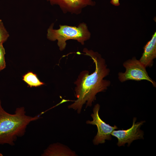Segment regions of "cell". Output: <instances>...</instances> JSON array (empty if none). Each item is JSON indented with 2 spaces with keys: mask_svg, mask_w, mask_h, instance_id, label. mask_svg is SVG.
Segmentation results:
<instances>
[{
  "mask_svg": "<svg viewBox=\"0 0 156 156\" xmlns=\"http://www.w3.org/2000/svg\"><path fill=\"white\" fill-rule=\"evenodd\" d=\"M83 51L93 60L95 69L90 74L88 71H82L75 82L76 86L75 95L77 99L68 107L76 110L78 114L81 113L85 104H86V108L91 106L96 99V94L106 90L111 84L110 81L103 79L109 74L110 70L101 55L86 49H84Z\"/></svg>",
  "mask_w": 156,
  "mask_h": 156,
  "instance_id": "obj_1",
  "label": "cell"
},
{
  "mask_svg": "<svg viewBox=\"0 0 156 156\" xmlns=\"http://www.w3.org/2000/svg\"><path fill=\"white\" fill-rule=\"evenodd\" d=\"M27 115L24 107H18L10 114L3 108L0 100V145H14L17 138L24 135L27 126L40 118Z\"/></svg>",
  "mask_w": 156,
  "mask_h": 156,
  "instance_id": "obj_2",
  "label": "cell"
},
{
  "mask_svg": "<svg viewBox=\"0 0 156 156\" xmlns=\"http://www.w3.org/2000/svg\"><path fill=\"white\" fill-rule=\"evenodd\" d=\"M53 24H52L47 30V38L49 40L58 41L57 45L61 51L65 48L66 41L68 40H77L83 44L84 42L88 39L90 34L88 30L86 25L80 24L78 27L67 25H60L58 29H53Z\"/></svg>",
  "mask_w": 156,
  "mask_h": 156,
  "instance_id": "obj_3",
  "label": "cell"
},
{
  "mask_svg": "<svg viewBox=\"0 0 156 156\" xmlns=\"http://www.w3.org/2000/svg\"><path fill=\"white\" fill-rule=\"evenodd\" d=\"M123 66L125 68L124 73L119 72L118 78L121 82L129 80L140 81L146 80L150 82L155 87L156 83L149 77L146 67L136 57H133L125 62Z\"/></svg>",
  "mask_w": 156,
  "mask_h": 156,
  "instance_id": "obj_4",
  "label": "cell"
},
{
  "mask_svg": "<svg viewBox=\"0 0 156 156\" xmlns=\"http://www.w3.org/2000/svg\"><path fill=\"white\" fill-rule=\"evenodd\" d=\"M100 108V105L99 104L95 105L93 109V113L91 115L92 120L86 121V124L96 125L97 127V134L93 140V142L95 145L104 143L106 140H111L112 132L118 129L116 125L111 126L101 118L99 113Z\"/></svg>",
  "mask_w": 156,
  "mask_h": 156,
  "instance_id": "obj_5",
  "label": "cell"
},
{
  "mask_svg": "<svg viewBox=\"0 0 156 156\" xmlns=\"http://www.w3.org/2000/svg\"><path fill=\"white\" fill-rule=\"evenodd\" d=\"M136 120V118H133L132 125L130 128L126 130H115L112 131L111 135L117 139L118 146H124L126 143L129 146L134 140L144 139V132L140 128L145 121L135 123Z\"/></svg>",
  "mask_w": 156,
  "mask_h": 156,
  "instance_id": "obj_6",
  "label": "cell"
},
{
  "mask_svg": "<svg viewBox=\"0 0 156 156\" xmlns=\"http://www.w3.org/2000/svg\"><path fill=\"white\" fill-rule=\"evenodd\" d=\"M144 52L139 60L146 67H152L153 60L156 57V32L154 33L151 39L145 45Z\"/></svg>",
  "mask_w": 156,
  "mask_h": 156,
  "instance_id": "obj_7",
  "label": "cell"
},
{
  "mask_svg": "<svg viewBox=\"0 0 156 156\" xmlns=\"http://www.w3.org/2000/svg\"><path fill=\"white\" fill-rule=\"evenodd\" d=\"M52 5L57 4L62 9L70 11L80 10L88 5L95 4L92 0H47Z\"/></svg>",
  "mask_w": 156,
  "mask_h": 156,
  "instance_id": "obj_8",
  "label": "cell"
},
{
  "mask_svg": "<svg viewBox=\"0 0 156 156\" xmlns=\"http://www.w3.org/2000/svg\"><path fill=\"white\" fill-rule=\"evenodd\" d=\"M74 151L67 146L59 143L50 144L44 151L42 156H75Z\"/></svg>",
  "mask_w": 156,
  "mask_h": 156,
  "instance_id": "obj_9",
  "label": "cell"
},
{
  "mask_svg": "<svg viewBox=\"0 0 156 156\" xmlns=\"http://www.w3.org/2000/svg\"><path fill=\"white\" fill-rule=\"evenodd\" d=\"M23 80L30 87H38L44 83L40 81L37 75L32 72H29L23 76Z\"/></svg>",
  "mask_w": 156,
  "mask_h": 156,
  "instance_id": "obj_10",
  "label": "cell"
},
{
  "mask_svg": "<svg viewBox=\"0 0 156 156\" xmlns=\"http://www.w3.org/2000/svg\"><path fill=\"white\" fill-rule=\"evenodd\" d=\"M9 36L8 32L5 28L2 20L0 19V44L5 42Z\"/></svg>",
  "mask_w": 156,
  "mask_h": 156,
  "instance_id": "obj_11",
  "label": "cell"
},
{
  "mask_svg": "<svg viewBox=\"0 0 156 156\" xmlns=\"http://www.w3.org/2000/svg\"><path fill=\"white\" fill-rule=\"evenodd\" d=\"M5 49L3 44H0V71L6 67L5 55Z\"/></svg>",
  "mask_w": 156,
  "mask_h": 156,
  "instance_id": "obj_12",
  "label": "cell"
},
{
  "mask_svg": "<svg viewBox=\"0 0 156 156\" xmlns=\"http://www.w3.org/2000/svg\"><path fill=\"white\" fill-rule=\"evenodd\" d=\"M110 3L115 6H118L120 5L119 0H111Z\"/></svg>",
  "mask_w": 156,
  "mask_h": 156,
  "instance_id": "obj_13",
  "label": "cell"
}]
</instances>
